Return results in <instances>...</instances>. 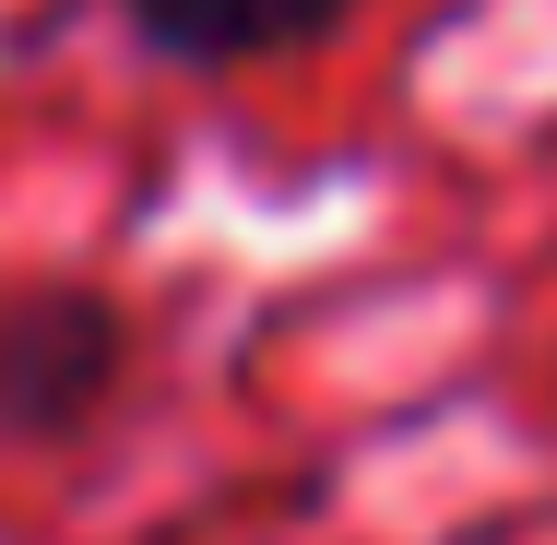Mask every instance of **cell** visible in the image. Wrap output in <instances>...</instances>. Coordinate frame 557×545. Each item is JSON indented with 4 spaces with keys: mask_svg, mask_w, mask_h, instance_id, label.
<instances>
[{
    "mask_svg": "<svg viewBox=\"0 0 557 545\" xmlns=\"http://www.w3.org/2000/svg\"><path fill=\"white\" fill-rule=\"evenodd\" d=\"M131 380V309L84 273H0V438L60 450L119 404Z\"/></svg>",
    "mask_w": 557,
    "mask_h": 545,
    "instance_id": "obj_1",
    "label": "cell"
},
{
    "mask_svg": "<svg viewBox=\"0 0 557 545\" xmlns=\"http://www.w3.org/2000/svg\"><path fill=\"white\" fill-rule=\"evenodd\" d=\"M119 24L143 36V60H178V72H249V60L333 48L344 24H356V0H119Z\"/></svg>",
    "mask_w": 557,
    "mask_h": 545,
    "instance_id": "obj_2",
    "label": "cell"
}]
</instances>
